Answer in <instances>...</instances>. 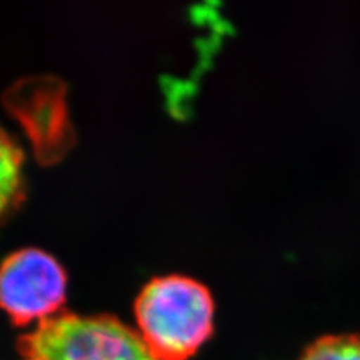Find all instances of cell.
<instances>
[{
    "label": "cell",
    "instance_id": "obj_3",
    "mask_svg": "<svg viewBox=\"0 0 360 360\" xmlns=\"http://www.w3.org/2000/svg\"><path fill=\"white\" fill-rule=\"evenodd\" d=\"M65 297V269L41 248H20L0 263V307L17 324L54 317Z\"/></svg>",
    "mask_w": 360,
    "mask_h": 360
},
{
    "label": "cell",
    "instance_id": "obj_1",
    "mask_svg": "<svg viewBox=\"0 0 360 360\" xmlns=\"http://www.w3.org/2000/svg\"><path fill=\"white\" fill-rule=\"evenodd\" d=\"M134 314L135 330L158 360H188L213 333L215 300L195 278L161 275L143 285Z\"/></svg>",
    "mask_w": 360,
    "mask_h": 360
},
{
    "label": "cell",
    "instance_id": "obj_4",
    "mask_svg": "<svg viewBox=\"0 0 360 360\" xmlns=\"http://www.w3.org/2000/svg\"><path fill=\"white\" fill-rule=\"evenodd\" d=\"M22 161L20 144L0 125V219L13 212L25 195Z\"/></svg>",
    "mask_w": 360,
    "mask_h": 360
},
{
    "label": "cell",
    "instance_id": "obj_2",
    "mask_svg": "<svg viewBox=\"0 0 360 360\" xmlns=\"http://www.w3.org/2000/svg\"><path fill=\"white\" fill-rule=\"evenodd\" d=\"M21 360H158L139 332L108 314L59 312L21 338Z\"/></svg>",
    "mask_w": 360,
    "mask_h": 360
},
{
    "label": "cell",
    "instance_id": "obj_5",
    "mask_svg": "<svg viewBox=\"0 0 360 360\" xmlns=\"http://www.w3.org/2000/svg\"><path fill=\"white\" fill-rule=\"evenodd\" d=\"M299 360H360V335H326L314 341Z\"/></svg>",
    "mask_w": 360,
    "mask_h": 360
}]
</instances>
